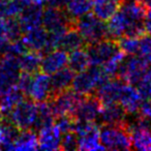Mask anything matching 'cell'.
Instances as JSON below:
<instances>
[{"label":"cell","instance_id":"cell-1","mask_svg":"<svg viewBox=\"0 0 151 151\" xmlns=\"http://www.w3.org/2000/svg\"><path fill=\"white\" fill-rule=\"evenodd\" d=\"M145 9L139 0H123L118 11L108 20V35L120 38L125 35L143 34Z\"/></svg>","mask_w":151,"mask_h":151},{"label":"cell","instance_id":"cell-2","mask_svg":"<svg viewBox=\"0 0 151 151\" xmlns=\"http://www.w3.org/2000/svg\"><path fill=\"white\" fill-rule=\"evenodd\" d=\"M69 18L64 11L57 5H49L42 13V27L48 31L50 40V49L58 48L59 42L69 28Z\"/></svg>","mask_w":151,"mask_h":151},{"label":"cell","instance_id":"cell-3","mask_svg":"<svg viewBox=\"0 0 151 151\" xmlns=\"http://www.w3.org/2000/svg\"><path fill=\"white\" fill-rule=\"evenodd\" d=\"M109 78L111 77H109L101 66L88 67L85 70L76 73L71 87L73 90L81 96H86L93 91H96V89Z\"/></svg>","mask_w":151,"mask_h":151},{"label":"cell","instance_id":"cell-4","mask_svg":"<svg viewBox=\"0 0 151 151\" xmlns=\"http://www.w3.org/2000/svg\"><path fill=\"white\" fill-rule=\"evenodd\" d=\"M9 122L19 130L37 128L38 103L34 101H22L9 113Z\"/></svg>","mask_w":151,"mask_h":151},{"label":"cell","instance_id":"cell-5","mask_svg":"<svg viewBox=\"0 0 151 151\" xmlns=\"http://www.w3.org/2000/svg\"><path fill=\"white\" fill-rule=\"evenodd\" d=\"M101 146L109 150H128L132 148V141L127 128L123 124H106L99 129Z\"/></svg>","mask_w":151,"mask_h":151},{"label":"cell","instance_id":"cell-6","mask_svg":"<svg viewBox=\"0 0 151 151\" xmlns=\"http://www.w3.org/2000/svg\"><path fill=\"white\" fill-rule=\"evenodd\" d=\"M76 29L86 44H93L108 36V28L105 21L90 13L76 20Z\"/></svg>","mask_w":151,"mask_h":151},{"label":"cell","instance_id":"cell-7","mask_svg":"<svg viewBox=\"0 0 151 151\" xmlns=\"http://www.w3.org/2000/svg\"><path fill=\"white\" fill-rule=\"evenodd\" d=\"M75 132L77 136V149L84 151L104 150L99 140V128L95 122L77 121L75 124Z\"/></svg>","mask_w":151,"mask_h":151},{"label":"cell","instance_id":"cell-8","mask_svg":"<svg viewBox=\"0 0 151 151\" xmlns=\"http://www.w3.org/2000/svg\"><path fill=\"white\" fill-rule=\"evenodd\" d=\"M81 99L82 96L80 94L67 89L53 95L52 103L50 105L55 117L73 116Z\"/></svg>","mask_w":151,"mask_h":151},{"label":"cell","instance_id":"cell-9","mask_svg":"<svg viewBox=\"0 0 151 151\" xmlns=\"http://www.w3.org/2000/svg\"><path fill=\"white\" fill-rule=\"evenodd\" d=\"M26 95L36 103L47 101L53 95L51 76L46 73H35L30 78Z\"/></svg>","mask_w":151,"mask_h":151},{"label":"cell","instance_id":"cell-10","mask_svg":"<svg viewBox=\"0 0 151 151\" xmlns=\"http://www.w3.org/2000/svg\"><path fill=\"white\" fill-rule=\"evenodd\" d=\"M132 147L137 150H151V123L141 119L140 117L128 124Z\"/></svg>","mask_w":151,"mask_h":151},{"label":"cell","instance_id":"cell-11","mask_svg":"<svg viewBox=\"0 0 151 151\" xmlns=\"http://www.w3.org/2000/svg\"><path fill=\"white\" fill-rule=\"evenodd\" d=\"M21 69L18 58L3 55L0 58V97L17 83Z\"/></svg>","mask_w":151,"mask_h":151},{"label":"cell","instance_id":"cell-12","mask_svg":"<svg viewBox=\"0 0 151 151\" xmlns=\"http://www.w3.org/2000/svg\"><path fill=\"white\" fill-rule=\"evenodd\" d=\"M149 68V64L137 55H132L127 59H124L122 62L118 75L121 77V80L128 84L136 85L140 80L142 75Z\"/></svg>","mask_w":151,"mask_h":151},{"label":"cell","instance_id":"cell-13","mask_svg":"<svg viewBox=\"0 0 151 151\" xmlns=\"http://www.w3.org/2000/svg\"><path fill=\"white\" fill-rule=\"evenodd\" d=\"M119 50L118 45L113 40L104 38L90 45L87 50L92 66H101L104 65L117 51Z\"/></svg>","mask_w":151,"mask_h":151},{"label":"cell","instance_id":"cell-14","mask_svg":"<svg viewBox=\"0 0 151 151\" xmlns=\"http://www.w3.org/2000/svg\"><path fill=\"white\" fill-rule=\"evenodd\" d=\"M21 40L27 50L36 51V52L40 53L51 50L49 33L42 27V25L25 31Z\"/></svg>","mask_w":151,"mask_h":151},{"label":"cell","instance_id":"cell-15","mask_svg":"<svg viewBox=\"0 0 151 151\" xmlns=\"http://www.w3.org/2000/svg\"><path fill=\"white\" fill-rule=\"evenodd\" d=\"M61 140L62 132L54 122L38 129V148L42 150H59L61 149Z\"/></svg>","mask_w":151,"mask_h":151},{"label":"cell","instance_id":"cell-16","mask_svg":"<svg viewBox=\"0 0 151 151\" xmlns=\"http://www.w3.org/2000/svg\"><path fill=\"white\" fill-rule=\"evenodd\" d=\"M101 103L99 97L87 96L82 97L78 105V108L75 112V118L77 121L95 122L99 118Z\"/></svg>","mask_w":151,"mask_h":151},{"label":"cell","instance_id":"cell-17","mask_svg":"<svg viewBox=\"0 0 151 151\" xmlns=\"http://www.w3.org/2000/svg\"><path fill=\"white\" fill-rule=\"evenodd\" d=\"M67 61L68 54L66 51L60 48L52 49L45 56H42L40 68L44 73L51 76L67 66Z\"/></svg>","mask_w":151,"mask_h":151},{"label":"cell","instance_id":"cell-18","mask_svg":"<svg viewBox=\"0 0 151 151\" xmlns=\"http://www.w3.org/2000/svg\"><path fill=\"white\" fill-rule=\"evenodd\" d=\"M125 84L121 79H111L109 78L107 81L103 83L97 91V97L101 104H110V103H118L122 89Z\"/></svg>","mask_w":151,"mask_h":151},{"label":"cell","instance_id":"cell-19","mask_svg":"<svg viewBox=\"0 0 151 151\" xmlns=\"http://www.w3.org/2000/svg\"><path fill=\"white\" fill-rule=\"evenodd\" d=\"M143 96L136 86L125 82L120 94L118 104L122 107L126 114H136L143 101Z\"/></svg>","mask_w":151,"mask_h":151},{"label":"cell","instance_id":"cell-20","mask_svg":"<svg viewBox=\"0 0 151 151\" xmlns=\"http://www.w3.org/2000/svg\"><path fill=\"white\" fill-rule=\"evenodd\" d=\"M42 5L44 4H33L25 7L22 11L18 20L22 32L28 31L42 25V13H44Z\"/></svg>","mask_w":151,"mask_h":151},{"label":"cell","instance_id":"cell-21","mask_svg":"<svg viewBox=\"0 0 151 151\" xmlns=\"http://www.w3.org/2000/svg\"><path fill=\"white\" fill-rule=\"evenodd\" d=\"M21 32L16 18H9L0 14V51L9 42L18 40Z\"/></svg>","mask_w":151,"mask_h":151},{"label":"cell","instance_id":"cell-22","mask_svg":"<svg viewBox=\"0 0 151 151\" xmlns=\"http://www.w3.org/2000/svg\"><path fill=\"white\" fill-rule=\"evenodd\" d=\"M6 150L32 151L38 149L37 136L31 129L19 130L16 137L7 145Z\"/></svg>","mask_w":151,"mask_h":151},{"label":"cell","instance_id":"cell-23","mask_svg":"<svg viewBox=\"0 0 151 151\" xmlns=\"http://www.w3.org/2000/svg\"><path fill=\"white\" fill-rule=\"evenodd\" d=\"M126 113L118 103L101 104L99 119L105 124H123Z\"/></svg>","mask_w":151,"mask_h":151},{"label":"cell","instance_id":"cell-24","mask_svg":"<svg viewBox=\"0 0 151 151\" xmlns=\"http://www.w3.org/2000/svg\"><path fill=\"white\" fill-rule=\"evenodd\" d=\"M123 0H92L93 15L103 21H108L122 4Z\"/></svg>","mask_w":151,"mask_h":151},{"label":"cell","instance_id":"cell-25","mask_svg":"<svg viewBox=\"0 0 151 151\" xmlns=\"http://www.w3.org/2000/svg\"><path fill=\"white\" fill-rule=\"evenodd\" d=\"M42 54L40 52H36V51H26L24 54L18 58V62H19V66L22 73H29V75H33V73H37L38 69H40V65H42Z\"/></svg>","mask_w":151,"mask_h":151},{"label":"cell","instance_id":"cell-26","mask_svg":"<svg viewBox=\"0 0 151 151\" xmlns=\"http://www.w3.org/2000/svg\"><path fill=\"white\" fill-rule=\"evenodd\" d=\"M73 77H75V73L68 66H65L64 68L51 75L53 95L61 92V91L67 90L71 86Z\"/></svg>","mask_w":151,"mask_h":151},{"label":"cell","instance_id":"cell-27","mask_svg":"<svg viewBox=\"0 0 151 151\" xmlns=\"http://www.w3.org/2000/svg\"><path fill=\"white\" fill-rule=\"evenodd\" d=\"M25 93L15 84L7 89L3 95L0 97V110L3 114H9L17 105H19L24 99Z\"/></svg>","mask_w":151,"mask_h":151},{"label":"cell","instance_id":"cell-28","mask_svg":"<svg viewBox=\"0 0 151 151\" xmlns=\"http://www.w3.org/2000/svg\"><path fill=\"white\" fill-rule=\"evenodd\" d=\"M64 9L69 19H79L92 9V0H68L64 3Z\"/></svg>","mask_w":151,"mask_h":151},{"label":"cell","instance_id":"cell-29","mask_svg":"<svg viewBox=\"0 0 151 151\" xmlns=\"http://www.w3.org/2000/svg\"><path fill=\"white\" fill-rule=\"evenodd\" d=\"M90 58L87 50L80 48L70 52L68 55V61H67V66L71 69L75 73L83 71L90 67Z\"/></svg>","mask_w":151,"mask_h":151},{"label":"cell","instance_id":"cell-30","mask_svg":"<svg viewBox=\"0 0 151 151\" xmlns=\"http://www.w3.org/2000/svg\"><path fill=\"white\" fill-rule=\"evenodd\" d=\"M84 44V40L80 35V33L77 31V29H73V28L69 27L61 37L58 48L66 51L67 53H70L73 51L77 50V49L82 48Z\"/></svg>","mask_w":151,"mask_h":151},{"label":"cell","instance_id":"cell-31","mask_svg":"<svg viewBox=\"0 0 151 151\" xmlns=\"http://www.w3.org/2000/svg\"><path fill=\"white\" fill-rule=\"evenodd\" d=\"M126 55L124 54L122 51H120V49L105 63L104 65H101V68L105 70V73H107L109 77L111 76H114L116 73H118L120 69V66H121L122 62L125 59Z\"/></svg>","mask_w":151,"mask_h":151},{"label":"cell","instance_id":"cell-32","mask_svg":"<svg viewBox=\"0 0 151 151\" xmlns=\"http://www.w3.org/2000/svg\"><path fill=\"white\" fill-rule=\"evenodd\" d=\"M27 51L26 47L24 46V44L22 42V40L20 38L15 40H12L9 42L2 50L0 51V53H2L3 55H6V56L15 57V58H19L22 54Z\"/></svg>","mask_w":151,"mask_h":151},{"label":"cell","instance_id":"cell-33","mask_svg":"<svg viewBox=\"0 0 151 151\" xmlns=\"http://www.w3.org/2000/svg\"><path fill=\"white\" fill-rule=\"evenodd\" d=\"M137 88L142 94L143 99H150L151 97V68H148L140 80L137 82Z\"/></svg>","mask_w":151,"mask_h":151},{"label":"cell","instance_id":"cell-34","mask_svg":"<svg viewBox=\"0 0 151 151\" xmlns=\"http://www.w3.org/2000/svg\"><path fill=\"white\" fill-rule=\"evenodd\" d=\"M76 119H73V116H60L57 117L56 125L63 134H66L69 132H73L75 129Z\"/></svg>","mask_w":151,"mask_h":151},{"label":"cell","instance_id":"cell-35","mask_svg":"<svg viewBox=\"0 0 151 151\" xmlns=\"http://www.w3.org/2000/svg\"><path fill=\"white\" fill-rule=\"evenodd\" d=\"M61 149H63V150L77 149V136H76L75 132H69L62 134Z\"/></svg>","mask_w":151,"mask_h":151},{"label":"cell","instance_id":"cell-36","mask_svg":"<svg viewBox=\"0 0 151 151\" xmlns=\"http://www.w3.org/2000/svg\"><path fill=\"white\" fill-rule=\"evenodd\" d=\"M138 113L141 119L151 123V97L143 99L138 109Z\"/></svg>","mask_w":151,"mask_h":151},{"label":"cell","instance_id":"cell-37","mask_svg":"<svg viewBox=\"0 0 151 151\" xmlns=\"http://www.w3.org/2000/svg\"><path fill=\"white\" fill-rule=\"evenodd\" d=\"M144 31H146L149 35H151V9H149V11L146 12L144 20Z\"/></svg>","mask_w":151,"mask_h":151},{"label":"cell","instance_id":"cell-38","mask_svg":"<svg viewBox=\"0 0 151 151\" xmlns=\"http://www.w3.org/2000/svg\"><path fill=\"white\" fill-rule=\"evenodd\" d=\"M20 2V4L25 9L27 6L33 4H44V0H18Z\"/></svg>","mask_w":151,"mask_h":151},{"label":"cell","instance_id":"cell-39","mask_svg":"<svg viewBox=\"0 0 151 151\" xmlns=\"http://www.w3.org/2000/svg\"><path fill=\"white\" fill-rule=\"evenodd\" d=\"M44 3H49V5L60 4V0H44Z\"/></svg>","mask_w":151,"mask_h":151},{"label":"cell","instance_id":"cell-40","mask_svg":"<svg viewBox=\"0 0 151 151\" xmlns=\"http://www.w3.org/2000/svg\"><path fill=\"white\" fill-rule=\"evenodd\" d=\"M145 7H148V9H151V0H139Z\"/></svg>","mask_w":151,"mask_h":151},{"label":"cell","instance_id":"cell-41","mask_svg":"<svg viewBox=\"0 0 151 151\" xmlns=\"http://www.w3.org/2000/svg\"><path fill=\"white\" fill-rule=\"evenodd\" d=\"M3 146V136H2V132L0 129V148H2Z\"/></svg>","mask_w":151,"mask_h":151},{"label":"cell","instance_id":"cell-42","mask_svg":"<svg viewBox=\"0 0 151 151\" xmlns=\"http://www.w3.org/2000/svg\"><path fill=\"white\" fill-rule=\"evenodd\" d=\"M2 119H3V113H2V111L0 110V125L2 123Z\"/></svg>","mask_w":151,"mask_h":151}]
</instances>
